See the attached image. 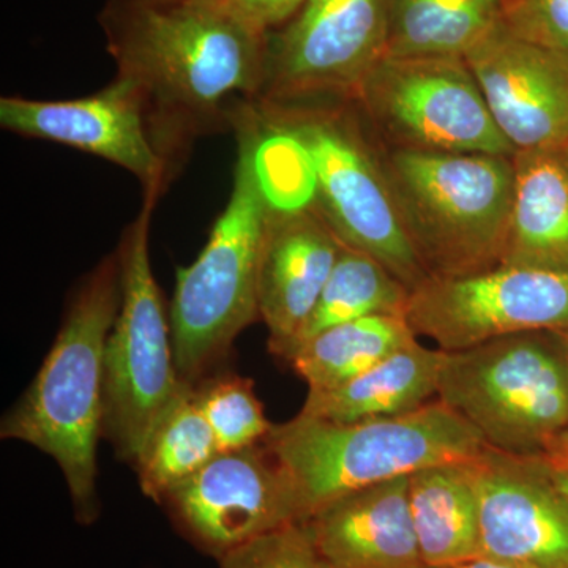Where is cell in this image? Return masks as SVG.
Instances as JSON below:
<instances>
[{
    "label": "cell",
    "instance_id": "30",
    "mask_svg": "<svg viewBox=\"0 0 568 568\" xmlns=\"http://www.w3.org/2000/svg\"><path fill=\"white\" fill-rule=\"evenodd\" d=\"M426 568H428V567H426ZM443 568H525V567L515 566V564L503 562V560L488 558V556H478V558L466 560V562L457 564V566L443 567Z\"/></svg>",
    "mask_w": 568,
    "mask_h": 568
},
{
    "label": "cell",
    "instance_id": "15",
    "mask_svg": "<svg viewBox=\"0 0 568 568\" xmlns=\"http://www.w3.org/2000/svg\"><path fill=\"white\" fill-rule=\"evenodd\" d=\"M515 152L568 144V51L495 31L466 55Z\"/></svg>",
    "mask_w": 568,
    "mask_h": 568
},
{
    "label": "cell",
    "instance_id": "8",
    "mask_svg": "<svg viewBox=\"0 0 568 568\" xmlns=\"http://www.w3.org/2000/svg\"><path fill=\"white\" fill-rule=\"evenodd\" d=\"M159 193H144L118 248L121 305L104 349L103 435L136 466L160 418L192 384L175 366L170 315L153 276L149 231Z\"/></svg>",
    "mask_w": 568,
    "mask_h": 568
},
{
    "label": "cell",
    "instance_id": "4",
    "mask_svg": "<svg viewBox=\"0 0 568 568\" xmlns=\"http://www.w3.org/2000/svg\"><path fill=\"white\" fill-rule=\"evenodd\" d=\"M294 489L298 521L357 489L443 463L469 462L484 437L440 399L406 414L334 422L298 413L263 440Z\"/></svg>",
    "mask_w": 568,
    "mask_h": 568
},
{
    "label": "cell",
    "instance_id": "25",
    "mask_svg": "<svg viewBox=\"0 0 568 568\" xmlns=\"http://www.w3.org/2000/svg\"><path fill=\"white\" fill-rule=\"evenodd\" d=\"M194 398L211 425L220 452L241 450L263 443L271 422L254 394L250 377L219 376L194 386Z\"/></svg>",
    "mask_w": 568,
    "mask_h": 568
},
{
    "label": "cell",
    "instance_id": "13",
    "mask_svg": "<svg viewBox=\"0 0 568 568\" xmlns=\"http://www.w3.org/2000/svg\"><path fill=\"white\" fill-rule=\"evenodd\" d=\"M0 126L20 136L59 142L118 164L132 173L144 193L162 194L171 168L149 132L144 97L130 78L71 100L0 99Z\"/></svg>",
    "mask_w": 568,
    "mask_h": 568
},
{
    "label": "cell",
    "instance_id": "6",
    "mask_svg": "<svg viewBox=\"0 0 568 568\" xmlns=\"http://www.w3.org/2000/svg\"><path fill=\"white\" fill-rule=\"evenodd\" d=\"M383 159L407 234L432 278L503 264L515 192L511 156L392 148Z\"/></svg>",
    "mask_w": 568,
    "mask_h": 568
},
{
    "label": "cell",
    "instance_id": "10",
    "mask_svg": "<svg viewBox=\"0 0 568 568\" xmlns=\"http://www.w3.org/2000/svg\"><path fill=\"white\" fill-rule=\"evenodd\" d=\"M392 0H308L275 36L268 32L256 102H351L387 54Z\"/></svg>",
    "mask_w": 568,
    "mask_h": 568
},
{
    "label": "cell",
    "instance_id": "22",
    "mask_svg": "<svg viewBox=\"0 0 568 568\" xmlns=\"http://www.w3.org/2000/svg\"><path fill=\"white\" fill-rule=\"evenodd\" d=\"M500 24V0H392L386 58L465 59Z\"/></svg>",
    "mask_w": 568,
    "mask_h": 568
},
{
    "label": "cell",
    "instance_id": "11",
    "mask_svg": "<svg viewBox=\"0 0 568 568\" xmlns=\"http://www.w3.org/2000/svg\"><path fill=\"white\" fill-rule=\"evenodd\" d=\"M406 320L437 349H467L500 336L568 328V274L499 264L481 274L428 278L409 295Z\"/></svg>",
    "mask_w": 568,
    "mask_h": 568
},
{
    "label": "cell",
    "instance_id": "18",
    "mask_svg": "<svg viewBox=\"0 0 568 568\" xmlns=\"http://www.w3.org/2000/svg\"><path fill=\"white\" fill-rule=\"evenodd\" d=\"M503 264L568 274V144L518 151Z\"/></svg>",
    "mask_w": 568,
    "mask_h": 568
},
{
    "label": "cell",
    "instance_id": "28",
    "mask_svg": "<svg viewBox=\"0 0 568 568\" xmlns=\"http://www.w3.org/2000/svg\"><path fill=\"white\" fill-rule=\"evenodd\" d=\"M264 31L286 24L308 0H233Z\"/></svg>",
    "mask_w": 568,
    "mask_h": 568
},
{
    "label": "cell",
    "instance_id": "23",
    "mask_svg": "<svg viewBox=\"0 0 568 568\" xmlns=\"http://www.w3.org/2000/svg\"><path fill=\"white\" fill-rule=\"evenodd\" d=\"M219 454L215 435L194 398V386H189L160 418L134 466L142 493L162 504L171 489Z\"/></svg>",
    "mask_w": 568,
    "mask_h": 568
},
{
    "label": "cell",
    "instance_id": "24",
    "mask_svg": "<svg viewBox=\"0 0 568 568\" xmlns=\"http://www.w3.org/2000/svg\"><path fill=\"white\" fill-rule=\"evenodd\" d=\"M409 295V287L386 265L369 254L343 245L320 301L290 353L305 339L334 325L375 315L406 316Z\"/></svg>",
    "mask_w": 568,
    "mask_h": 568
},
{
    "label": "cell",
    "instance_id": "21",
    "mask_svg": "<svg viewBox=\"0 0 568 568\" xmlns=\"http://www.w3.org/2000/svg\"><path fill=\"white\" fill-rule=\"evenodd\" d=\"M418 336L405 315H375L334 325L287 355L308 390H331L362 375Z\"/></svg>",
    "mask_w": 568,
    "mask_h": 568
},
{
    "label": "cell",
    "instance_id": "27",
    "mask_svg": "<svg viewBox=\"0 0 568 568\" xmlns=\"http://www.w3.org/2000/svg\"><path fill=\"white\" fill-rule=\"evenodd\" d=\"M500 26L519 40L568 51V0H500Z\"/></svg>",
    "mask_w": 568,
    "mask_h": 568
},
{
    "label": "cell",
    "instance_id": "7",
    "mask_svg": "<svg viewBox=\"0 0 568 568\" xmlns=\"http://www.w3.org/2000/svg\"><path fill=\"white\" fill-rule=\"evenodd\" d=\"M436 396L504 454L537 457L568 433V364L549 332L443 351Z\"/></svg>",
    "mask_w": 568,
    "mask_h": 568
},
{
    "label": "cell",
    "instance_id": "2",
    "mask_svg": "<svg viewBox=\"0 0 568 568\" xmlns=\"http://www.w3.org/2000/svg\"><path fill=\"white\" fill-rule=\"evenodd\" d=\"M121 305L118 253L78 287L54 345L0 425L2 439L31 444L61 467L81 525L99 518L97 447L103 435L104 349Z\"/></svg>",
    "mask_w": 568,
    "mask_h": 568
},
{
    "label": "cell",
    "instance_id": "20",
    "mask_svg": "<svg viewBox=\"0 0 568 568\" xmlns=\"http://www.w3.org/2000/svg\"><path fill=\"white\" fill-rule=\"evenodd\" d=\"M469 463H443L409 476L410 515L425 567L457 566L484 556Z\"/></svg>",
    "mask_w": 568,
    "mask_h": 568
},
{
    "label": "cell",
    "instance_id": "16",
    "mask_svg": "<svg viewBox=\"0 0 568 568\" xmlns=\"http://www.w3.org/2000/svg\"><path fill=\"white\" fill-rule=\"evenodd\" d=\"M343 245L313 205L272 211L257 278V308L272 354L290 353Z\"/></svg>",
    "mask_w": 568,
    "mask_h": 568
},
{
    "label": "cell",
    "instance_id": "12",
    "mask_svg": "<svg viewBox=\"0 0 568 568\" xmlns=\"http://www.w3.org/2000/svg\"><path fill=\"white\" fill-rule=\"evenodd\" d=\"M179 528L215 559L254 537L297 523V503L264 444L220 452L164 496Z\"/></svg>",
    "mask_w": 568,
    "mask_h": 568
},
{
    "label": "cell",
    "instance_id": "5",
    "mask_svg": "<svg viewBox=\"0 0 568 568\" xmlns=\"http://www.w3.org/2000/svg\"><path fill=\"white\" fill-rule=\"evenodd\" d=\"M265 129L301 145L313 178V207L343 244L375 257L413 293L432 278L407 234L383 152L346 104L253 102Z\"/></svg>",
    "mask_w": 568,
    "mask_h": 568
},
{
    "label": "cell",
    "instance_id": "19",
    "mask_svg": "<svg viewBox=\"0 0 568 568\" xmlns=\"http://www.w3.org/2000/svg\"><path fill=\"white\" fill-rule=\"evenodd\" d=\"M443 351L418 339L331 390H308L301 414L334 422L406 416L437 395Z\"/></svg>",
    "mask_w": 568,
    "mask_h": 568
},
{
    "label": "cell",
    "instance_id": "17",
    "mask_svg": "<svg viewBox=\"0 0 568 568\" xmlns=\"http://www.w3.org/2000/svg\"><path fill=\"white\" fill-rule=\"evenodd\" d=\"M332 568H426L409 507V476L338 497L306 519Z\"/></svg>",
    "mask_w": 568,
    "mask_h": 568
},
{
    "label": "cell",
    "instance_id": "31",
    "mask_svg": "<svg viewBox=\"0 0 568 568\" xmlns=\"http://www.w3.org/2000/svg\"><path fill=\"white\" fill-rule=\"evenodd\" d=\"M552 335V338L558 343L560 351H562L564 357H566L568 364V328L566 331H552L549 332Z\"/></svg>",
    "mask_w": 568,
    "mask_h": 568
},
{
    "label": "cell",
    "instance_id": "3",
    "mask_svg": "<svg viewBox=\"0 0 568 568\" xmlns=\"http://www.w3.org/2000/svg\"><path fill=\"white\" fill-rule=\"evenodd\" d=\"M237 138L233 190L203 252L178 267L170 308L179 375L196 384L222 362L244 328L261 320L257 278L274 204L261 166V126L253 104L235 111Z\"/></svg>",
    "mask_w": 568,
    "mask_h": 568
},
{
    "label": "cell",
    "instance_id": "29",
    "mask_svg": "<svg viewBox=\"0 0 568 568\" xmlns=\"http://www.w3.org/2000/svg\"><path fill=\"white\" fill-rule=\"evenodd\" d=\"M536 458L552 487L558 489L559 495L568 503V433L556 439Z\"/></svg>",
    "mask_w": 568,
    "mask_h": 568
},
{
    "label": "cell",
    "instance_id": "14",
    "mask_svg": "<svg viewBox=\"0 0 568 568\" xmlns=\"http://www.w3.org/2000/svg\"><path fill=\"white\" fill-rule=\"evenodd\" d=\"M469 465L484 556L525 568H568V503L537 458L487 446Z\"/></svg>",
    "mask_w": 568,
    "mask_h": 568
},
{
    "label": "cell",
    "instance_id": "9",
    "mask_svg": "<svg viewBox=\"0 0 568 568\" xmlns=\"http://www.w3.org/2000/svg\"><path fill=\"white\" fill-rule=\"evenodd\" d=\"M351 103L394 148L514 156L462 58H384Z\"/></svg>",
    "mask_w": 568,
    "mask_h": 568
},
{
    "label": "cell",
    "instance_id": "26",
    "mask_svg": "<svg viewBox=\"0 0 568 568\" xmlns=\"http://www.w3.org/2000/svg\"><path fill=\"white\" fill-rule=\"evenodd\" d=\"M220 568H332L308 521L290 523L231 549Z\"/></svg>",
    "mask_w": 568,
    "mask_h": 568
},
{
    "label": "cell",
    "instance_id": "1",
    "mask_svg": "<svg viewBox=\"0 0 568 568\" xmlns=\"http://www.w3.org/2000/svg\"><path fill=\"white\" fill-rule=\"evenodd\" d=\"M102 22L118 73L140 88L170 168L194 138L231 125L241 108L234 100L260 97L268 32L233 0H114Z\"/></svg>",
    "mask_w": 568,
    "mask_h": 568
}]
</instances>
